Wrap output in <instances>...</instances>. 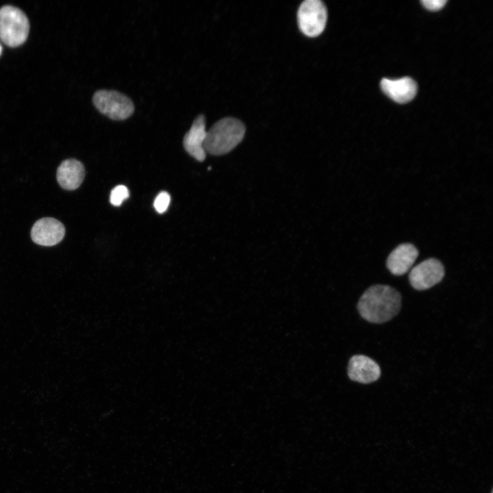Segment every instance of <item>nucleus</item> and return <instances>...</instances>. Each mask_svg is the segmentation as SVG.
Here are the masks:
<instances>
[{
    "instance_id": "nucleus-15",
    "label": "nucleus",
    "mask_w": 493,
    "mask_h": 493,
    "mask_svg": "<svg viewBox=\"0 0 493 493\" xmlns=\"http://www.w3.org/2000/svg\"><path fill=\"white\" fill-rule=\"evenodd\" d=\"M423 6L427 10L431 11H437L444 7L446 3V0H422L421 1Z\"/></svg>"
},
{
    "instance_id": "nucleus-8",
    "label": "nucleus",
    "mask_w": 493,
    "mask_h": 493,
    "mask_svg": "<svg viewBox=\"0 0 493 493\" xmlns=\"http://www.w3.org/2000/svg\"><path fill=\"white\" fill-rule=\"evenodd\" d=\"M381 375V368L371 358L364 355H353L348 365V376L351 380L362 383L377 381Z\"/></svg>"
},
{
    "instance_id": "nucleus-3",
    "label": "nucleus",
    "mask_w": 493,
    "mask_h": 493,
    "mask_svg": "<svg viewBox=\"0 0 493 493\" xmlns=\"http://www.w3.org/2000/svg\"><path fill=\"white\" fill-rule=\"evenodd\" d=\"M29 30L28 18L22 10L12 5L0 8V40L4 44L12 47L22 45Z\"/></svg>"
},
{
    "instance_id": "nucleus-12",
    "label": "nucleus",
    "mask_w": 493,
    "mask_h": 493,
    "mask_svg": "<svg viewBox=\"0 0 493 493\" xmlns=\"http://www.w3.org/2000/svg\"><path fill=\"white\" fill-rule=\"evenodd\" d=\"M85 177L83 164L75 159H67L61 162L57 169L56 178L60 186L65 190L78 188Z\"/></svg>"
},
{
    "instance_id": "nucleus-2",
    "label": "nucleus",
    "mask_w": 493,
    "mask_h": 493,
    "mask_svg": "<svg viewBox=\"0 0 493 493\" xmlns=\"http://www.w3.org/2000/svg\"><path fill=\"white\" fill-rule=\"evenodd\" d=\"M245 131V126L240 120L232 117L221 118L207 131L203 148L211 155L227 154L240 143Z\"/></svg>"
},
{
    "instance_id": "nucleus-10",
    "label": "nucleus",
    "mask_w": 493,
    "mask_h": 493,
    "mask_svg": "<svg viewBox=\"0 0 493 493\" xmlns=\"http://www.w3.org/2000/svg\"><path fill=\"white\" fill-rule=\"evenodd\" d=\"M418 256V251L414 244H401L390 253L386 261L387 268L392 274L402 275L411 268Z\"/></svg>"
},
{
    "instance_id": "nucleus-7",
    "label": "nucleus",
    "mask_w": 493,
    "mask_h": 493,
    "mask_svg": "<svg viewBox=\"0 0 493 493\" xmlns=\"http://www.w3.org/2000/svg\"><path fill=\"white\" fill-rule=\"evenodd\" d=\"M65 235L64 225L53 218H42L38 220L31 230V238L34 242L51 246L59 243Z\"/></svg>"
},
{
    "instance_id": "nucleus-16",
    "label": "nucleus",
    "mask_w": 493,
    "mask_h": 493,
    "mask_svg": "<svg viewBox=\"0 0 493 493\" xmlns=\"http://www.w3.org/2000/svg\"><path fill=\"white\" fill-rule=\"evenodd\" d=\"M1 51H2V47H1V44H0V55H1Z\"/></svg>"
},
{
    "instance_id": "nucleus-5",
    "label": "nucleus",
    "mask_w": 493,
    "mask_h": 493,
    "mask_svg": "<svg viewBox=\"0 0 493 493\" xmlns=\"http://www.w3.org/2000/svg\"><path fill=\"white\" fill-rule=\"evenodd\" d=\"M327 10L320 0H305L297 12L298 25L301 31L308 37H316L325 29Z\"/></svg>"
},
{
    "instance_id": "nucleus-6",
    "label": "nucleus",
    "mask_w": 493,
    "mask_h": 493,
    "mask_svg": "<svg viewBox=\"0 0 493 493\" xmlns=\"http://www.w3.org/2000/svg\"><path fill=\"white\" fill-rule=\"evenodd\" d=\"M444 268L437 259L429 258L414 266L409 275L412 286L418 290L429 289L442 281Z\"/></svg>"
},
{
    "instance_id": "nucleus-9",
    "label": "nucleus",
    "mask_w": 493,
    "mask_h": 493,
    "mask_svg": "<svg viewBox=\"0 0 493 493\" xmlns=\"http://www.w3.org/2000/svg\"><path fill=\"white\" fill-rule=\"evenodd\" d=\"M206 133L205 118L203 114H201L194 118L183 140L185 150L199 162H203L206 156V152L203 148Z\"/></svg>"
},
{
    "instance_id": "nucleus-14",
    "label": "nucleus",
    "mask_w": 493,
    "mask_h": 493,
    "mask_svg": "<svg viewBox=\"0 0 493 493\" xmlns=\"http://www.w3.org/2000/svg\"><path fill=\"white\" fill-rule=\"evenodd\" d=\"M170 201L169 194L165 191L160 192L155 197L153 206L159 214H162L168 209Z\"/></svg>"
},
{
    "instance_id": "nucleus-4",
    "label": "nucleus",
    "mask_w": 493,
    "mask_h": 493,
    "mask_svg": "<svg viewBox=\"0 0 493 493\" xmlns=\"http://www.w3.org/2000/svg\"><path fill=\"white\" fill-rule=\"evenodd\" d=\"M96 108L113 120H124L134 111V105L127 95L114 90L101 89L92 97Z\"/></svg>"
},
{
    "instance_id": "nucleus-13",
    "label": "nucleus",
    "mask_w": 493,
    "mask_h": 493,
    "mask_svg": "<svg viewBox=\"0 0 493 493\" xmlns=\"http://www.w3.org/2000/svg\"><path fill=\"white\" fill-rule=\"evenodd\" d=\"M129 196V192L127 188L123 185H118L112 190L110 201L114 206H120Z\"/></svg>"
},
{
    "instance_id": "nucleus-1",
    "label": "nucleus",
    "mask_w": 493,
    "mask_h": 493,
    "mask_svg": "<svg viewBox=\"0 0 493 493\" xmlns=\"http://www.w3.org/2000/svg\"><path fill=\"white\" fill-rule=\"evenodd\" d=\"M401 305L400 293L386 285L368 288L360 297L357 309L361 316L372 323H383L391 320L399 312Z\"/></svg>"
},
{
    "instance_id": "nucleus-11",
    "label": "nucleus",
    "mask_w": 493,
    "mask_h": 493,
    "mask_svg": "<svg viewBox=\"0 0 493 493\" xmlns=\"http://www.w3.org/2000/svg\"><path fill=\"white\" fill-rule=\"evenodd\" d=\"M383 92L390 99L400 103L411 101L417 92V85L410 77H403L398 79L384 78L381 81Z\"/></svg>"
}]
</instances>
